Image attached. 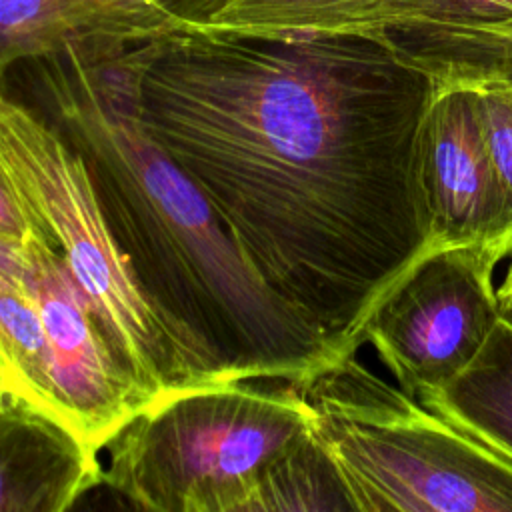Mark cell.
Returning <instances> with one entry per match:
<instances>
[{
  "mask_svg": "<svg viewBox=\"0 0 512 512\" xmlns=\"http://www.w3.org/2000/svg\"><path fill=\"white\" fill-rule=\"evenodd\" d=\"M418 400L512 458V326L500 320L452 382Z\"/></svg>",
  "mask_w": 512,
  "mask_h": 512,
  "instance_id": "7c38bea8",
  "label": "cell"
},
{
  "mask_svg": "<svg viewBox=\"0 0 512 512\" xmlns=\"http://www.w3.org/2000/svg\"><path fill=\"white\" fill-rule=\"evenodd\" d=\"M416 178L432 248H482L498 266L512 236V206L486 140L476 88L436 90L418 134Z\"/></svg>",
  "mask_w": 512,
  "mask_h": 512,
  "instance_id": "ba28073f",
  "label": "cell"
},
{
  "mask_svg": "<svg viewBox=\"0 0 512 512\" xmlns=\"http://www.w3.org/2000/svg\"><path fill=\"white\" fill-rule=\"evenodd\" d=\"M102 484V464L64 422L0 392V512H62Z\"/></svg>",
  "mask_w": 512,
  "mask_h": 512,
  "instance_id": "9c48e42d",
  "label": "cell"
},
{
  "mask_svg": "<svg viewBox=\"0 0 512 512\" xmlns=\"http://www.w3.org/2000/svg\"><path fill=\"white\" fill-rule=\"evenodd\" d=\"M376 0H234L206 30L250 34L356 32Z\"/></svg>",
  "mask_w": 512,
  "mask_h": 512,
  "instance_id": "9a60e30c",
  "label": "cell"
},
{
  "mask_svg": "<svg viewBox=\"0 0 512 512\" xmlns=\"http://www.w3.org/2000/svg\"><path fill=\"white\" fill-rule=\"evenodd\" d=\"M500 262H504V274L498 282L494 280L496 300L500 308V320L512 326V236L506 240V244L500 250L498 264Z\"/></svg>",
  "mask_w": 512,
  "mask_h": 512,
  "instance_id": "ffe728a7",
  "label": "cell"
},
{
  "mask_svg": "<svg viewBox=\"0 0 512 512\" xmlns=\"http://www.w3.org/2000/svg\"><path fill=\"white\" fill-rule=\"evenodd\" d=\"M0 392H12V376H10V366L0 342Z\"/></svg>",
  "mask_w": 512,
  "mask_h": 512,
  "instance_id": "44dd1931",
  "label": "cell"
},
{
  "mask_svg": "<svg viewBox=\"0 0 512 512\" xmlns=\"http://www.w3.org/2000/svg\"><path fill=\"white\" fill-rule=\"evenodd\" d=\"M494 258L474 246L426 250L376 302L362 340L418 398L452 382L500 322Z\"/></svg>",
  "mask_w": 512,
  "mask_h": 512,
  "instance_id": "8992f818",
  "label": "cell"
},
{
  "mask_svg": "<svg viewBox=\"0 0 512 512\" xmlns=\"http://www.w3.org/2000/svg\"><path fill=\"white\" fill-rule=\"evenodd\" d=\"M20 254L40 310L58 404L68 426L100 452L152 398L114 356L88 296L58 250L30 230Z\"/></svg>",
  "mask_w": 512,
  "mask_h": 512,
  "instance_id": "52a82bcc",
  "label": "cell"
},
{
  "mask_svg": "<svg viewBox=\"0 0 512 512\" xmlns=\"http://www.w3.org/2000/svg\"><path fill=\"white\" fill-rule=\"evenodd\" d=\"M172 26L138 0H0V80L70 38L136 42Z\"/></svg>",
  "mask_w": 512,
  "mask_h": 512,
  "instance_id": "30bf717a",
  "label": "cell"
},
{
  "mask_svg": "<svg viewBox=\"0 0 512 512\" xmlns=\"http://www.w3.org/2000/svg\"><path fill=\"white\" fill-rule=\"evenodd\" d=\"M146 132L336 362L432 248L416 144L438 90L358 32L170 30L114 42Z\"/></svg>",
  "mask_w": 512,
  "mask_h": 512,
  "instance_id": "6da1fadb",
  "label": "cell"
},
{
  "mask_svg": "<svg viewBox=\"0 0 512 512\" xmlns=\"http://www.w3.org/2000/svg\"><path fill=\"white\" fill-rule=\"evenodd\" d=\"M114 42L70 38L16 62L0 88L78 150L148 300L224 380L298 384L336 364L146 132L114 62Z\"/></svg>",
  "mask_w": 512,
  "mask_h": 512,
  "instance_id": "7a4b0ae2",
  "label": "cell"
},
{
  "mask_svg": "<svg viewBox=\"0 0 512 512\" xmlns=\"http://www.w3.org/2000/svg\"><path fill=\"white\" fill-rule=\"evenodd\" d=\"M512 18V0H376L356 32L392 26H476Z\"/></svg>",
  "mask_w": 512,
  "mask_h": 512,
  "instance_id": "2e32d148",
  "label": "cell"
},
{
  "mask_svg": "<svg viewBox=\"0 0 512 512\" xmlns=\"http://www.w3.org/2000/svg\"><path fill=\"white\" fill-rule=\"evenodd\" d=\"M272 510H356L336 462L312 428L258 482L252 512Z\"/></svg>",
  "mask_w": 512,
  "mask_h": 512,
  "instance_id": "5bb4252c",
  "label": "cell"
},
{
  "mask_svg": "<svg viewBox=\"0 0 512 512\" xmlns=\"http://www.w3.org/2000/svg\"><path fill=\"white\" fill-rule=\"evenodd\" d=\"M292 386L356 512H512V458L354 354Z\"/></svg>",
  "mask_w": 512,
  "mask_h": 512,
  "instance_id": "3957f363",
  "label": "cell"
},
{
  "mask_svg": "<svg viewBox=\"0 0 512 512\" xmlns=\"http://www.w3.org/2000/svg\"><path fill=\"white\" fill-rule=\"evenodd\" d=\"M0 342L10 366L12 394L28 400L48 416L68 426L66 416L56 398L42 318H40L36 298L24 274L20 244L2 242V240H0Z\"/></svg>",
  "mask_w": 512,
  "mask_h": 512,
  "instance_id": "4fadbf2b",
  "label": "cell"
},
{
  "mask_svg": "<svg viewBox=\"0 0 512 512\" xmlns=\"http://www.w3.org/2000/svg\"><path fill=\"white\" fill-rule=\"evenodd\" d=\"M0 170L32 232L64 258L118 362L152 402L226 382L148 300L78 150L0 88Z\"/></svg>",
  "mask_w": 512,
  "mask_h": 512,
  "instance_id": "277c9868",
  "label": "cell"
},
{
  "mask_svg": "<svg viewBox=\"0 0 512 512\" xmlns=\"http://www.w3.org/2000/svg\"><path fill=\"white\" fill-rule=\"evenodd\" d=\"M486 140L512 206V88H476Z\"/></svg>",
  "mask_w": 512,
  "mask_h": 512,
  "instance_id": "e0dca14e",
  "label": "cell"
},
{
  "mask_svg": "<svg viewBox=\"0 0 512 512\" xmlns=\"http://www.w3.org/2000/svg\"><path fill=\"white\" fill-rule=\"evenodd\" d=\"M226 380L160 398L108 442L102 484L154 512H252L264 472L310 432L292 384Z\"/></svg>",
  "mask_w": 512,
  "mask_h": 512,
  "instance_id": "5b68a950",
  "label": "cell"
},
{
  "mask_svg": "<svg viewBox=\"0 0 512 512\" xmlns=\"http://www.w3.org/2000/svg\"><path fill=\"white\" fill-rule=\"evenodd\" d=\"M30 234L28 220L24 218L14 194L10 192L6 178L0 170V240L20 244Z\"/></svg>",
  "mask_w": 512,
  "mask_h": 512,
  "instance_id": "d6986e66",
  "label": "cell"
},
{
  "mask_svg": "<svg viewBox=\"0 0 512 512\" xmlns=\"http://www.w3.org/2000/svg\"><path fill=\"white\" fill-rule=\"evenodd\" d=\"M438 88H512V18L476 26H392L368 32Z\"/></svg>",
  "mask_w": 512,
  "mask_h": 512,
  "instance_id": "8fae6325",
  "label": "cell"
},
{
  "mask_svg": "<svg viewBox=\"0 0 512 512\" xmlns=\"http://www.w3.org/2000/svg\"><path fill=\"white\" fill-rule=\"evenodd\" d=\"M168 20L172 30H206L234 0H138Z\"/></svg>",
  "mask_w": 512,
  "mask_h": 512,
  "instance_id": "ac0fdd59",
  "label": "cell"
}]
</instances>
